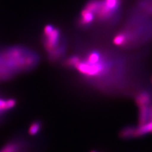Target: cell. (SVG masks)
Returning a JSON list of instances; mask_svg holds the SVG:
<instances>
[{
	"instance_id": "1",
	"label": "cell",
	"mask_w": 152,
	"mask_h": 152,
	"mask_svg": "<svg viewBox=\"0 0 152 152\" xmlns=\"http://www.w3.org/2000/svg\"><path fill=\"white\" fill-rule=\"evenodd\" d=\"M0 56V68L12 77L17 73L34 68L39 60L35 52L22 46L8 48L3 50Z\"/></svg>"
},
{
	"instance_id": "2",
	"label": "cell",
	"mask_w": 152,
	"mask_h": 152,
	"mask_svg": "<svg viewBox=\"0 0 152 152\" xmlns=\"http://www.w3.org/2000/svg\"><path fill=\"white\" fill-rule=\"evenodd\" d=\"M43 45L51 61L58 60L64 55L66 43L58 27L52 24L45 26L43 29Z\"/></svg>"
},
{
	"instance_id": "3",
	"label": "cell",
	"mask_w": 152,
	"mask_h": 152,
	"mask_svg": "<svg viewBox=\"0 0 152 152\" xmlns=\"http://www.w3.org/2000/svg\"><path fill=\"white\" fill-rule=\"evenodd\" d=\"M95 20H96V15L84 7L77 20V25L80 27L86 28L91 26Z\"/></svg>"
},
{
	"instance_id": "4",
	"label": "cell",
	"mask_w": 152,
	"mask_h": 152,
	"mask_svg": "<svg viewBox=\"0 0 152 152\" xmlns=\"http://www.w3.org/2000/svg\"><path fill=\"white\" fill-rule=\"evenodd\" d=\"M134 102L138 108L152 105V92L147 89L141 90L135 96Z\"/></svg>"
},
{
	"instance_id": "5",
	"label": "cell",
	"mask_w": 152,
	"mask_h": 152,
	"mask_svg": "<svg viewBox=\"0 0 152 152\" xmlns=\"http://www.w3.org/2000/svg\"><path fill=\"white\" fill-rule=\"evenodd\" d=\"M113 44L120 48H126L129 46V38L126 32L123 30L118 32L112 39Z\"/></svg>"
},
{
	"instance_id": "6",
	"label": "cell",
	"mask_w": 152,
	"mask_h": 152,
	"mask_svg": "<svg viewBox=\"0 0 152 152\" xmlns=\"http://www.w3.org/2000/svg\"><path fill=\"white\" fill-rule=\"evenodd\" d=\"M17 102L13 98H0V115L12 110Z\"/></svg>"
},
{
	"instance_id": "7",
	"label": "cell",
	"mask_w": 152,
	"mask_h": 152,
	"mask_svg": "<svg viewBox=\"0 0 152 152\" xmlns=\"http://www.w3.org/2000/svg\"><path fill=\"white\" fill-rule=\"evenodd\" d=\"M149 134H152V121H149L145 124L136 126L134 138L145 137Z\"/></svg>"
},
{
	"instance_id": "8",
	"label": "cell",
	"mask_w": 152,
	"mask_h": 152,
	"mask_svg": "<svg viewBox=\"0 0 152 152\" xmlns=\"http://www.w3.org/2000/svg\"><path fill=\"white\" fill-rule=\"evenodd\" d=\"M136 126L133 125H127L122 128L120 131L119 136L120 138L124 140H129L134 138V133Z\"/></svg>"
},
{
	"instance_id": "9",
	"label": "cell",
	"mask_w": 152,
	"mask_h": 152,
	"mask_svg": "<svg viewBox=\"0 0 152 152\" xmlns=\"http://www.w3.org/2000/svg\"><path fill=\"white\" fill-rule=\"evenodd\" d=\"M23 145L18 141L8 142L0 150V152H22Z\"/></svg>"
},
{
	"instance_id": "10",
	"label": "cell",
	"mask_w": 152,
	"mask_h": 152,
	"mask_svg": "<svg viewBox=\"0 0 152 152\" xmlns=\"http://www.w3.org/2000/svg\"><path fill=\"white\" fill-rule=\"evenodd\" d=\"M150 107H141L138 108V117H137V126L145 124L149 121Z\"/></svg>"
},
{
	"instance_id": "11",
	"label": "cell",
	"mask_w": 152,
	"mask_h": 152,
	"mask_svg": "<svg viewBox=\"0 0 152 152\" xmlns=\"http://www.w3.org/2000/svg\"><path fill=\"white\" fill-rule=\"evenodd\" d=\"M138 8L143 15L152 16V0H141Z\"/></svg>"
},
{
	"instance_id": "12",
	"label": "cell",
	"mask_w": 152,
	"mask_h": 152,
	"mask_svg": "<svg viewBox=\"0 0 152 152\" xmlns=\"http://www.w3.org/2000/svg\"><path fill=\"white\" fill-rule=\"evenodd\" d=\"M42 123L41 121L36 120L31 123L27 129L28 135L31 136H35L39 134L42 129Z\"/></svg>"
},
{
	"instance_id": "13",
	"label": "cell",
	"mask_w": 152,
	"mask_h": 152,
	"mask_svg": "<svg viewBox=\"0 0 152 152\" xmlns=\"http://www.w3.org/2000/svg\"><path fill=\"white\" fill-rule=\"evenodd\" d=\"M90 152H99V151H98L97 150H92V151H91Z\"/></svg>"
},
{
	"instance_id": "14",
	"label": "cell",
	"mask_w": 152,
	"mask_h": 152,
	"mask_svg": "<svg viewBox=\"0 0 152 152\" xmlns=\"http://www.w3.org/2000/svg\"><path fill=\"white\" fill-rule=\"evenodd\" d=\"M151 83H152V77H151Z\"/></svg>"
}]
</instances>
